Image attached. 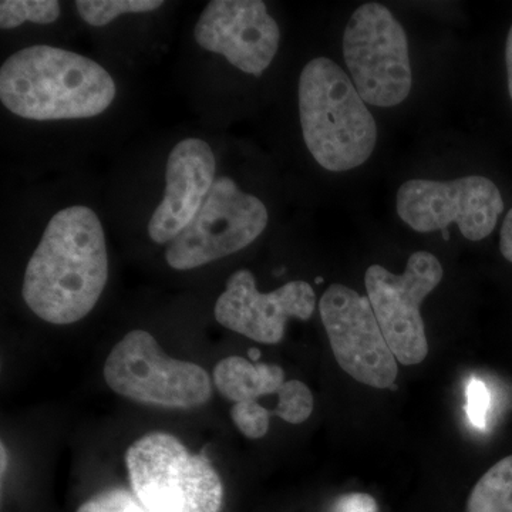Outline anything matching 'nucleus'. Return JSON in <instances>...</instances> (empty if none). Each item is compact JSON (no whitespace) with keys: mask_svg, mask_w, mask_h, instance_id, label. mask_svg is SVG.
I'll list each match as a JSON object with an SVG mask.
<instances>
[{"mask_svg":"<svg viewBox=\"0 0 512 512\" xmlns=\"http://www.w3.org/2000/svg\"><path fill=\"white\" fill-rule=\"evenodd\" d=\"M248 359L252 360V362L258 363V360L261 359V350L249 349L248 350Z\"/></svg>","mask_w":512,"mask_h":512,"instance_id":"obj_25","label":"nucleus"},{"mask_svg":"<svg viewBox=\"0 0 512 512\" xmlns=\"http://www.w3.org/2000/svg\"><path fill=\"white\" fill-rule=\"evenodd\" d=\"M276 394L279 396V403L274 413L286 423L302 424L311 417L313 394L305 383L289 380Z\"/></svg>","mask_w":512,"mask_h":512,"instance_id":"obj_18","label":"nucleus"},{"mask_svg":"<svg viewBox=\"0 0 512 512\" xmlns=\"http://www.w3.org/2000/svg\"><path fill=\"white\" fill-rule=\"evenodd\" d=\"M343 57L365 103L387 109L412 92L406 32L386 6L372 2L355 10L343 35Z\"/></svg>","mask_w":512,"mask_h":512,"instance_id":"obj_6","label":"nucleus"},{"mask_svg":"<svg viewBox=\"0 0 512 512\" xmlns=\"http://www.w3.org/2000/svg\"><path fill=\"white\" fill-rule=\"evenodd\" d=\"M77 512H150L141 504L136 494L123 488L103 491L80 505Z\"/></svg>","mask_w":512,"mask_h":512,"instance_id":"obj_20","label":"nucleus"},{"mask_svg":"<svg viewBox=\"0 0 512 512\" xmlns=\"http://www.w3.org/2000/svg\"><path fill=\"white\" fill-rule=\"evenodd\" d=\"M268 222L264 202L220 177L197 217L170 242L165 259L177 271L200 268L247 248Z\"/></svg>","mask_w":512,"mask_h":512,"instance_id":"obj_7","label":"nucleus"},{"mask_svg":"<svg viewBox=\"0 0 512 512\" xmlns=\"http://www.w3.org/2000/svg\"><path fill=\"white\" fill-rule=\"evenodd\" d=\"M500 251L504 258L512 264V208L508 211L503 227H501Z\"/></svg>","mask_w":512,"mask_h":512,"instance_id":"obj_23","label":"nucleus"},{"mask_svg":"<svg viewBox=\"0 0 512 512\" xmlns=\"http://www.w3.org/2000/svg\"><path fill=\"white\" fill-rule=\"evenodd\" d=\"M128 477L150 512H220L224 485L202 454H192L177 437H141L127 451Z\"/></svg>","mask_w":512,"mask_h":512,"instance_id":"obj_4","label":"nucleus"},{"mask_svg":"<svg viewBox=\"0 0 512 512\" xmlns=\"http://www.w3.org/2000/svg\"><path fill=\"white\" fill-rule=\"evenodd\" d=\"M104 379L113 392L137 403L165 409H194L212 397L207 370L164 355L146 330H131L114 346Z\"/></svg>","mask_w":512,"mask_h":512,"instance_id":"obj_5","label":"nucleus"},{"mask_svg":"<svg viewBox=\"0 0 512 512\" xmlns=\"http://www.w3.org/2000/svg\"><path fill=\"white\" fill-rule=\"evenodd\" d=\"M315 308V291L308 282L292 281L274 292L262 293L256 288L254 274L239 269L229 276L214 315L232 332L264 345H276L284 339L288 319H311Z\"/></svg>","mask_w":512,"mask_h":512,"instance_id":"obj_12","label":"nucleus"},{"mask_svg":"<svg viewBox=\"0 0 512 512\" xmlns=\"http://www.w3.org/2000/svg\"><path fill=\"white\" fill-rule=\"evenodd\" d=\"M333 512H377V504L372 495L350 493L336 501Z\"/></svg>","mask_w":512,"mask_h":512,"instance_id":"obj_22","label":"nucleus"},{"mask_svg":"<svg viewBox=\"0 0 512 512\" xmlns=\"http://www.w3.org/2000/svg\"><path fill=\"white\" fill-rule=\"evenodd\" d=\"M109 279L103 225L92 208L53 215L26 266L22 295L30 311L52 325L79 322L93 311Z\"/></svg>","mask_w":512,"mask_h":512,"instance_id":"obj_1","label":"nucleus"},{"mask_svg":"<svg viewBox=\"0 0 512 512\" xmlns=\"http://www.w3.org/2000/svg\"><path fill=\"white\" fill-rule=\"evenodd\" d=\"M212 377L218 392L234 403L256 402L258 397L278 393L285 383V372L281 366L252 363L239 356L220 360Z\"/></svg>","mask_w":512,"mask_h":512,"instance_id":"obj_14","label":"nucleus"},{"mask_svg":"<svg viewBox=\"0 0 512 512\" xmlns=\"http://www.w3.org/2000/svg\"><path fill=\"white\" fill-rule=\"evenodd\" d=\"M217 161L208 143L185 138L175 144L167 160L165 192L148 222L156 244H170L197 217L215 183Z\"/></svg>","mask_w":512,"mask_h":512,"instance_id":"obj_13","label":"nucleus"},{"mask_svg":"<svg viewBox=\"0 0 512 512\" xmlns=\"http://www.w3.org/2000/svg\"><path fill=\"white\" fill-rule=\"evenodd\" d=\"M299 116L306 147L325 170H353L375 151L376 121L348 74L328 57L303 67Z\"/></svg>","mask_w":512,"mask_h":512,"instance_id":"obj_3","label":"nucleus"},{"mask_svg":"<svg viewBox=\"0 0 512 512\" xmlns=\"http://www.w3.org/2000/svg\"><path fill=\"white\" fill-rule=\"evenodd\" d=\"M116 93L101 64L59 47H26L0 69V100L22 119H90L109 109Z\"/></svg>","mask_w":512,"mask_h":512,"instance_id":"obj_2","label":"nucleus"},{"mask_svg":"<svg viewBox=\"0 0 512 512\" xmlns=\"http://www.w3.org/2000/svg\"><path fill=\"white\" fill-rule=\"evenodd\" d=\"M195 42L241 72L261 76L281 43V29L261 0H212L195 23Z\"/></svg>","mask_w":512,"mask_h":512,"instance_id":"obj_11","label":"nucleus"},{"mask_svg":"<svg viewBox=\"0 0 512 512\" xmlns=\"http://www.w3.org/2000/svg\"><path fill=\"white\" fill-rule=\"evenodd\" d=\"M232 421L245 437L258 440L269 430L271 412L256 402L235 403L231 409Z\"/></svg>","mask_w":512,"mask_h":512,"instance_id":"obj_19","label":"nucleus"},{"mask_svg":"<svg viewBox=\"0 0 512 512\" xmlns=\"http://www.w3.org/2000/svg\"><path fill=\"white\" fill-rule=\"evenodd\" d=\"M443 237H444V239H446V241H448V238H450V235H448L447 229H443Z\"/></svg>","mask_w":512,"mask_h":512,"instance_id":"obj_27","label":"nucleus"},{"mask_svg":"<svg viewBox=\"0 0 512 512\" xmlns=\"http://www.w3.org/2000/svg\"><path fill=\"white\" fill-rule=\"evenodd\" d=\"M466 413L468 420L477 427L484 430L488 423V412H490L491 396L488 387L481 380L471 379L466 387Z\"/></svg>","mask_w":512,"mask_h":512,"instance_id":"obj_21","label":"nucleus"},{"mask_svg":"<svg viewBox=\"0 0 512 512\" xmlns=\"http://www.w3.org/2000/svg\"><path fill=\"white\" fill-rule=\"evenodd\" d=\"M77 13L90 26L109 25L114 19L128 13H147L160 9L163 0H77Z\"/></svg>","mask_w":512,"mask_h":512,"instance_id":"obj_16","label":"nucleus"},{"mask_svg":"<svg viewBox=\"0 0 512 512\" xmlns=\"http://www.w3.org/2000/svg\"><path fill=\"white\" fill-rule=\"evenodd\" d=\"M319 311L338 365L356 382L393 389L399 373L397 359L369 298L333 284L320 298Z\"/></svg>","mask_w":512,"mask_h":512,"instance_id":"obj_10","label":"nucleus"},{"mask_svg":"<svg viewBox=\"0 0 512 512\" xmlns=\"http://www.w3.org/2000/svg\"><path fill=\"white\" fill-rule=\"evenodd\" d=\"M397 214L414 231H443L457 224L468 241L493 234L504 201L497 185L483 175L451 181L409 180L397 191Z\"/></svg>","mask_w":512,"mask_h":512,"instance_id":"obj_9","label":"nucleus"},{"mask_svg":"<svg viewBox=\"0 0 512 512\" xmlns=\"http://www.w3.org/2000/svg\"><path fill=\"white\" fill-rule=\"evenodd\" d=\"M443 265L430 252H414L406 271L394 275L380 265L367 268V298L397 362L419 365L429 353L420 306L443 279Z\"/></svg>","mask_w":512,"mask_h":512,"instance_id":"obj_8","label":"nucleus"},{"mask_svg":"<svg viewBox=\"0 0 512 512\" xmlns=\"http://www.w3.org/2000/svg\"><path fill=\"white\" fill-rule=\"evenodd\" d=\"M466 512H512V456L495 463L477 481Z\"/></svg>","mask_w":512,"mask_h":512,"instance_id":"obj_15","label":"nucleus"},{"mask_svg":"<svg viewBox=\"0 0 512 512\" xmlns=\"http://www.w3.org/2000/svg\"><path fill=\"white\" fill-rule=\"evenodd\" d=\"M6 460H5V446L2 444V473H5Z\"/></svg>","mask_w":512,"mask_h":512,"instance_id":"obj_26","label":"nucleus"},{"mask_svg":"<svg viewBox=\"0 0 512 512\" xmlns=\"http://www.w3.org/2000/svg\"><path fill=\"white\" fill-rule=\"evenodd\" d=\"M60 3L56 0H2L0 2V28L15 29L23 23L52 25L59 19Z\"/></svg>","mask_w":512,"mask_h":512,"instance_id":"obj_17","label":"nucleus"},{"mask_svg":"<svg viewBox=\"0 0 512 512\" xmlns=\"http://www.w3.org/2000/svg\"><path fill=\"white\" fill-rule=\"evenodd\" d=\"M505 59H507V73H508V90L512 100V26L510 33L507 37V47H505Z\"/></svg>","mask_w":512,"mask_h":512,"instance_id":"obj_24","label":"nucleus"}]
</instances>
